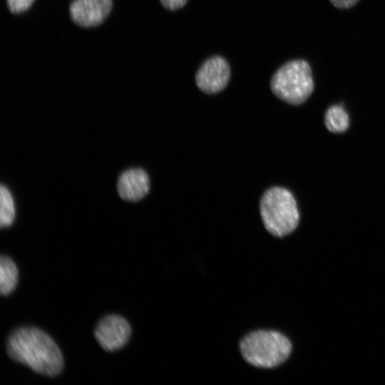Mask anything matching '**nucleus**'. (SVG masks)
Listing matches in <instances>:
<instances>
[{
	"mask_svg": "<svg viewBox=\"0 0 385 385\" xmlns=\"http://www.w3.org/2000/svg\"><path fill=\"white\" fill-rule=\"evenodd\" d=\"M6 348L13 361L38 374L53 376L63 368V357L58 345L38 328L24 327L16 329L9 337Z\"/></svg>",
	"mask_w": 385,
	"mask_h": 385,
	"instance_id": "1",
	"label": "nucleus"
},
{
	"mask_svg": "<svg viewBox=\"0 0 385 385\" xmlns=\"http://www.w3.org/2000/svg\"><path fill=\"white\" fill-rule=\"evenodd\" d=\"M292 344L283 334L270 329L254 330L239 343L240 355L255 368L272 369L284 363L292 351Z\"/></svg>",
	"mask_w": 385,
	"mask_h": 385,
	"instance_id": "2",
	"label": "nucleus"
},
{
	"mask_svg": "<svg viewBox=\"0 0 385 385\" xmlns=\"http://www.w3.org/2000/svg\"><path fill=\"white\" fill-rule=\"evenodd\" d=\"M260 215L265 229L278 237L293 232L299 221L293 195L280 187H273L264 193L260 200Z\"/></svg>",
	"mask_w": 385,
	"mask_h": 385,
	"instance_id": "3",
	"label": "nucleus"
},
{
	"mask_svg": "<svg viewBox=\"0 0 385 385\" xmlns=\"http://www.w3.org/2000/svg\"><path fill=\"white\" fill-rule=\"evenodd\" d=\"M314 86L311 67L302 59L283 64L276 71L270 81L272 93L292 105L305 102L313 92Z\"/></svg>",
	"mask_w": 385,
	"mask_h": 385,
	"instance_id": "4",
	"label": "nucleus"
},
{
	"mask_svg": "<svg viewBox=\"0 0 385 385\" xmlns=\"http://www.w3.org/2000/svg\"><path fill=\"white\" fill-rule=\"evenodd\" d=\"M230 77V68L227 61L220 56H213L206 59L195 74L198 88L207 94L222 91Z\"/></svg>",
	"mask_w": 385,
	"mask_h": 385,
	"instance_id": "5",
	"label": "nucleus"
},
{
	"mask_svg": "<svg viewBox=\"0 0 385 385\" xmlns=\"http://www.w3.org/2000/svg\"><path fill=\"white\" fill-rule=\"evenodd\" d=\"M94 336L104 350L113 351L128 343L131 336V328L125 319L111 314L105 317L98 323Z\"/></svg>",
	"mask_w": 385,
	"mask_h": 385,
	"instance_id": "6",
	"label": "nucleus"
},
{
	"mask_svg": "<svg viewBox=\"0 0 385 385\" xmlns=\"http://www.w3.org/2000/svg\"><path fill=\"white\" fill-rule=\"evenodd\" d=\"M112 0H73L69 6L72 21L82 27L100 25L108 17Z\"/></svg>",
	"mask_w": 385,
	"mask_h": 385,
	"instance_id": "7",
	"label": "nucleus"
},
{
	"mask_svg": "<svg viewBox=\"0 0 385 385\" xmlns=\"http://www.w3.org/2000/svg\"><path fill=\"white\" fill-rule=\"evenodd\" d=\"M150 183L147 173L141 168L126 170L120 175L117 190L120 197L126 201L135 202L149 192Z\"/></svg>",
	"mask_w": 385,
	"mask_h": 385,
	"instance_id": "8",
	"label": "nucleus"
},
{
	"mask_svg": "<svg viewBox=\"0 0 385 385\" xmlns=\"http://www.w3.org/2000/svg\"><path fill=\"white\" fill-rule=\"evenodd\" d=\"M18 269L14 261L6 255L0 259V292L6 296L11 294L18 283Z\"/></svg>",
	"mask_w": 385,
	"mask_h": 385,
	"instance_id": "9",
	"label": "nucleus"
},
{
	"mask_svg": "<svg viewBox=\"0 0 385 385\" xmlns=\"http://www.w3.org/2000/svg\"><path fill=\"white\" fill-rule=\"evenodd\" d=\"M324 122L327 128L329 131L338 133L347 130L349 125V118L342 106H332L325 113Z\"/></svg>",
	"mask_w": 385,
	"mask_h": 385,
	"instance_id": "10",
	"label": "nucleus"
},
{
	"mask_svg": "<svg viewBox=\"0 0 385 385\" xmlns=\"http://www.w3.org/2000/svg\"><path fill=\"white\" fill-rule=\"evenodd\" d=\"M0 225L1 227H7L12 225L15 219V206L13 197L4 185L0 188Z\"/></svg>",
	"mask_w": 385,
	"mask_h": 385,
	"instance_id": "11",
	"label": "nucleus"
},
{
	"mask_svg": "<svg viewBox=\"0 0 385 385\" xmlns=\"http://www.w3.org/2000/svg\"><path fill=\"white\" fill-rule=\"evenodd\" d=\"M34 0H6L7 6L11 12L19 14L27 10Z\"/></svg>",
	"mask_w": 385,
	"mask_h": 385,
	"instance_id": "12",
	"label": "nucleus"
},
{
	"mask_svg": "<svg viewBox=\"0 0 385 385\" xmlns=\"http://www.w3.org/2000/svg\"><path fill=\"white\" fill-rule=\"evenodd\" d=\"M160 1L166 9L175 11L183 8L188 0H160Z\"/></svg>",
	"mask_w": 385,
	"mask_h": 385,
	"instance_id": "13",
	"label": "nucleus"
},
{
	"mask_svg": "<svg viewBox=\"0 0 385 385\" xmlns=\"http://www.w3.org/2000/svg\"><path fill=\"white\" fill-rule=\"evenodd\" d=\"M335 6L339 9H349L355 5L359 0H329Z\"/></svg>",
	"mask_w": 385,
	"mask_h": 385,
	"instance_id": "14",
	"label": "nucleus"
}]
</instances>
